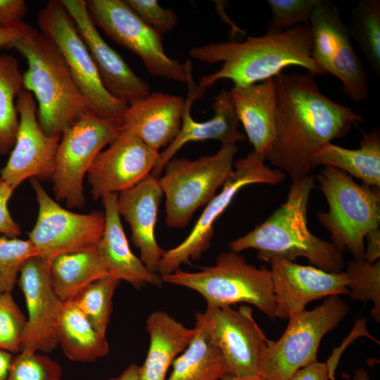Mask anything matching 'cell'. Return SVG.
Masks as SVG:
<instances>
[{"label": "cell", "mask_w": 380, "mask_h": 380, "mask_svg": "<svg viewBox=\"0 0 380 380\" xmlns=\"http://www.w3.org/2000/svg\"><path fill=\"white\" fill-rule=\"evenodd\" d=\"M274 80V137L266 159L295 181L310 174L312 156L318 148L346 136L363 118L323 94L308 72H281Z\"/></svg>", "instance_id": "obj_1"}, {"label": "cell", "mask_w": 380, "mask_h": 380, "mask_svg": "<svg viewBox=\"0 0 380 380\" xmlns=\"http://www.w3.org/2000/svg\"><path fill=\"white\" fill-rule=\"evenodd\" d=\"M312 45L310 25L300 24L281 32L248 37L243 42L193 47L189 54L203 63H222L218 70L201 77V88H209L222 80L243 87L274 78L289 66L301 67L314 77L325 75L312 58Z\"/></svg>", "instance_id": "obj_2"}, {"label": "cell", "mask_w": 380, "mask_h": 380, "mask_svg": "<svg viewBox=\"0 0 380 380\" xmlns=\"http://www.w3.org/2000/svg\"><path fill=\"white\" fill-rule=\"evenodd\" d=\"M315 187V177L310 174L292 181L286 201L253 230L233 240L230 251L239 253L253 248L259 259L268 262L273 258L294 261L303 257L324 271L343 272V251L308 227V205Z\"/></svg>", "instance_id": "obj_3"}, {"label": "cell", "mask_w": 380, "mask_h": 380, "mask_svg": "<svg viewBox=\"0 0 380 380\" xmlns=\"http://www.w3.org/2000/svg\"><path fill=\"white\" fill-rule=\"evenodd\" d=\"M7 48L16 49L27 60L23 89L37 100V120L46 134L61 138L64 131L91 111L61 52L43 33L32 27Z\"/></svg>", "instance_id": "obj_4"}, {"label": "cell", "mask_w": 380, "mask_h": 380, "mask_svg": "<svg viewBox=\"0 0 380 380\" xmlns=\"http://www.w3.org/2000/svg\"><path fill=\"white\" fill-rule=\"evenodd\" d=\"M324 167L317 179L329 209L319 211L317 218L330 233L335 246L363 259L367 235L379 229V189L358 184L339 169Z\"/></svg>", "instance_id": "obj_5"}, {"label": "cell", "mask_w": 380, "mask_h": 380, "mask_svg": "<svg viewBox=\"0 0 380 380\" xmlns=\"http://www.w3.org/2000/svg\"><path fill=\"white\" fill-rule=\"evenodd\" d=\"M163 282L194 290L201 294L207 305L232 306L244 303L274 319V300L270 270L258 268L233 251L222 252L215 265L201 267L196 272L180 269L161 276Z\"/></svg>", "instance_id": "obj_6"}, {"label": "cell", "mask_w": 380, "mask_h": 380, "mask_svg": "<svg viewBox=\"0 0 380 380\" xmlns=\"http://www.w3.org/2000/svg\"><path fill=\"white\" fill-rule=\"evenodd\" d=\"M237 151L236 144H222L213 155L196 160L174 157L166 164L158 181L165 196L167 227H184L194 212L216 195L233 171Z\"/></svg>", "instance_id": "obj_7"}, {"label": "cell", "mask_w": 380, "mask_h": 380, "mask_svg": "<svg viewBox=\"0 0 380 380\" xmlns=\"http://www.w3.org/2000/svg\"><path fill=\"white\" fill-rule=\"evenodd\" d=\"M349 310L346 303L334 295L312 310L291 316L281 336L264 348L258 376L266 380H289L299 369L317 360L322 338L338 327Z\"/></svg>", "instance_id": "obj_8"}, {"label": "cell", "mask_w": 380, "mask_h": 380, "mask_svg": "<svg viewBox=\"0 0 380 380\" xmlns=\"http://www.w3.org/2000/svg\"><path fill=\"white\" fill-rule=\"evenodd\" d=\"M86 3L96 26L139 56L150 75L187 84L192 77L191 62L182 63L169 57L164 50L163 34L146 24L125 0H89Z\"/></svg>", "instance_id": "obj_9"}, {"label": "cell", "mask_w": 380, "mask_h": 380, "mask_svg": "<svg viewBox=\"0 0 380 380\" xmlns=\"http://www.w3.org/2000/svg\"><path fill=\"white\" fill-rule=\"evenodd\" d=\"M40 32L63 56L78 88L96 115L122 125L127 105L105 88L75 23L61 1H49L37 14Z\"/></svg>", "instance_id": "obj_10"}, {"label": "cell", "mask_w": 380, "mask_h": 380, "mask_svg": "<svg viewBox=\"0 0 380 380\" xmlns=\"http://www.w3.org/2000/svg\"><path fill=\"white\" fill-rule=\"evenodd\" d=\"M122 131L89 111L62 134L51 178L56 199L70 208L85 203L83 180L97 155Z\"/></svg>", "instance_id": "obj_11"}, {"label": "cell", "mask_w": 380, "mask_h": 380, "mask_svg": "<svg viewBox=\"0 0 380 380\" xmlns=\"http://www.w3.org/2000/svg\"><path fill=\"white\" fill-rule=\"evenodd\" d=\"M266 158L254 151L239 159L222 189L208 203L186 238L178 246L165 252L159 265L160 276L170 274L191 260L201 258L210 246L214 224L243 187L256 184L276 185L282 182L285 173L265 164Z\"/></svg>", "instance_id": "obj_12"}, {"label": "cell", "mask_w": 380, "mask_h": 380, "mask_svg": "<svg viewBox=\"0 0 380 380\" xmlns=\"http://www.w3.org/2000/svg\"><path fill=\"white\" fill-rule=\"evenodd\" d=\"M311 56L325 74L338 78L343 92L355 103L369 98V79L352 44L348 27L331 1L321 0L310 15Z\"/></svg>", "instance_id": "obj_13"}, {"label": "cell", "mask_w": 380, "mask_h": 380, "mask_svg": "<svg viewBox=\"0 0 380 380\" xmlns=\"http://www.w3.org/2000/svg\"><path fill=\"white\" fill-rule=\"evenodd\" d=\"M39 210L29 240L37 255L49 264L57 256L96 246L104 229V213L80 214L70 211L54 201L39 180L30 179Z\"/></svg>", "instance_id": "obj_14"}, {"label": "cell", "mask_w": 380, "mask_h": 380, "mask_svg": "<svg viewBox=\"0 0 380 380\" xmlns=\"http://www.w3.org/2000/svg\"><path fill=\"white\" fill-rule=\"evenodd\" d=\"M206 327L227 363L229 374L258 376V367L264 348L271 342L255 322L253 309L240 305H207L203 313Z\"/></svg>", "instance_id": "obj_15"}, {"label": "cell", "mask_w": 380, "mask_h": 380, "mask_svg": "<svg viewBox=\"0 0 380 380\" xmlns=\"http://www.w3.org/2000/svg\"><path fill=\"white\" fill-rule=\"evenodd\" d=\"M19 126L14 146L0 179L14 190L24 180L51 179L60 137H51L42 129L33 95L23 89L16 98Z\"/></svg>", "instance_id": "obj_16"}, {"label": "cell", "mask_w": 380, "mask_h": 380, "mask_svg": "<svg viewBox=\"0 0 380 380\" xmlns=\"http://www.w3.org/2000/svg\"><path fill=\"white\" fill-rule=\"evenodd\" d=\"M49 267L44 258L34 255L20 268L18 283L28 315L20 351L46 353L58 346V320L63 302L53 290Z\"/></svg>", "instance_id": "obj_17"}, {"label": "cell", "mask_w": 380, "mask_h": 380, "mask_svg": "<svg viewBox=\"0 0 380 380\" xmlns=\"http://www.w3.org/2000/svg\"><path fill=\"white\" fill-rule=\"evenodd\" d=\"M158 158L159 152L135 134L122 130L97 155L87 172L92 196L96 200L134 186L151 175Z\"/></svg>", "instance_id": "obj_18"}, {"label": "cell", "mask_w": 380, "mask_h": 380, "mask_svg": "<svg viewBox=\"0 0 380 380\" xmlns=\"http://www.w3.org/2000/svg\"><path fill=\"white\" fill-rule=\"evenodd\" d=\"M270 262L275 317L289 319L305 310L310 302L348 293L343 271L329 272L284 258H273Z\"/></svg>", "instance_id": "obj_19"}, {"label": "cell", "mask_w": 380, "mask_h": 380, "mask_svg": "<svg viewBox=\"0 0 380 380\" xmlns=\"http://www.w3.org/2000/svg\"><path fill=\"white\" fill-rule=\"evenodd\" d=\"M61 1L72 16L106 90L127 105L148 96L149 84L103 39L89 15L86 1Z\"/></svg>", "instance_id": "obj_20"}, {"label": "cell", "mask_w": 380, "mask_h": 380, "mask_svg": "<svg viewBox=\"0 0 380 380\" xmlns=\"http://www.w3.org/2000/svg\"><path fill=\"white\" fill-rule=\"evenodd\" d=\"M187 84L189 93L185 100L180 130L165 149L159 153L158 160L151 172L153 177L159 178L166 164L189 142L215 139L222 144H236L245 140V136L238 130L239 120L229 91L222 89L215 96L212 105L213 117L198 122L191 117V107L204 89L195 85L192 77Z\"/></svg>", "instance_id": "obj_21"}, {"label": "cell", "mask_w": 380, "mask_h": 380, "mask_svg": "<svg viewBox=\"0 0 380 380\" xmlns=\"http://www.w3.org/2000/svg\"><path fill=\"white\" fill-rule=\"evenodd\" d=\"M163 196L158 178L151 175L118 195L119 213L130 226L131 239L140 251V260L149 271L157 274L165 252L155 237L158 211Z\"/></svg>", "instance_id": "obj_22"}, {"label": "cell", "mask_w": 380, "mask_h": 380, "mask_svg": "<svg viewBox=\"0 0 380 380\" xmlns=\"http://www.w3.org/2000/svg\"><path fill=\"white\" fill-rule=\"evenodd\" d=\"M184 108L185 100L181 96L151 92L127 105L121 129L133 132L146 145L159 152L179 133Z\"/></svg>", "instance_id": "obj_23"}, {"label": "cell", "mask_w": 380, "mask_h": 380, "mask_svg": "<svg viewBox=\"0 0 380 380\" xmlns=\"http://www.w3.org/2000/svg\"><path fill=\"white\" fill-rule=\"evenodd\" d=\"M118 194L103 196L105 225L96 248L108 275L125 281L136 289L147 284L160 287L159 274L149 271L130 249L120 220Z\"/></svg>", "instance_id": "obj_24"}, {"label": "cell", "mask_w": 380, "mask_h": 380, "mask_svg": "<svg viewBox=\"0 0 380 380\" xmlns=\"http://www.w3.org/2000/svg\"><path fill=\"white\" fill-rule=\"evenodd\" d=\"M234 109L254 151L267 157L274 137L277 94L274 78L229 91Z\"/></svg>", "instance_id": "obj_25"}, {"label": "cell", "mask_w": 380, "mask_h": 380, "mask_svg": "<svg viewBox=\"0 0 380 380\" xmlns=\"http://www.w3.org/2000/svg\"><path fill=\"white\" fill-rule=\"evenodd\" d=\"M146 329L150 341L146 357L139 366L140 380H166L168 368L189 345L195 329L158 310L148 316Z\"/></svg>", "instance_id": "obj_26"}, {"label": "cell", "mask_w": 380, "mask_h": 380, "mask_svg": "<svg viewBox=\"0 0 380 380\" xmlns=\"http://www.w3.org/2000/svg\"><path fill=\"white\" fill-rule=\"evenodd\" d=\"M312 168L318 165L339 169L362 184L380 188V131L376 127L363 132L360 147L349 149L328 142L318 148L311 159Z\"/></svg>", "instance_id": "obj_27"}, {"label": "cell", "mask_w": 380, "mask_h": 380, "mask_svg": "<svg viewBox=\"0 0 380 380\" xmlns=\"http://www.w3.org/2000/svg\"><path fill=\"white\" fill-rule=\"evenodd\" d=\"M195 334L187 348L173 361L167 380H220L229 374L220 348L205 324L203 314H196Z\"/></svg>", "instance_id": "obj_28"}, {"label": "cell", "mask_w": 380, "mask_h": 380, "mask_svg": "<svg viewBox=\"0 0 380 380\" xmlns=\"http://www.w3.org/2000/svg\"><path fill=\"white\" fill-rule=\"evenodd\" d=\"M57 334L58 345L70 360L91 362L109 352L106 336L94 328L72 300L63 303Z\"/></svg>", "instance_id": "obj_29"}, {"label": "cell", "mask_w": 380, "mask_h": 380, "mask_svg": "<svg viewBox=\"0 0 380 380\" xmlns=\"http://www.w3.org/2000/svg\"><path fill=\"white\" fill-rule=\"evenodd\" d=\"M49 271L53 290L62 302L72 300L84 287L108 275L96 247L56 257Z\"/></svg>", "instance_id": "obj_30"}, {"label": "cell", "mask_w": 380, "mask_h": 380, "mask_svg": "<svg viewBox=\"0 0 380 380\" xmlns=\"http://www.w3.org/2000/svg\"><path fill=\"white\" fill-rule=\"evenodd\" d=\"M23 89V79L18 61L10 55H0V155L13 148L19 126L15 99Z\"/></svg>", "instance_id": "obj_31"}, {"label": "cell", "mask_w": 380, "mask_h": 380, "mask_svg": "<svg viewBox=\"0 0 380 380\" xmlns=\"http://www.w3.org/2000/svg\"><path fill=\"white\" fill-rule=\"evenodd\" d=\"M352 38L371 70L380 76V1L360 0L353 8L350 27Z\"/></svg>", "instance_id": "obj_32"}, {"label": "cell", "mask_w": 380, "mask_h": 380, "mask_svg": "<svg viewBox=\"0 0 380 380\" xmlns=\"http://www.w3.org/2000/svg\"><path fill=\"white\" fill-rule=\"evenodd\" d=\"M120 281L107 275L81 289L72 300L94 328L106 336L112 312V300Z\"/></svg>", "instance_id": "obj_33"}, {"label": "cell", "mask_w": 380, "mask_h": 380, "mask_svg": "<svg viewBox=\"0 0 380 380\" xmlns=\"http://www.w3.org/2000/svg\"><path fill=\"white\" fill-rule=\"evenodd\" d=\"M345 273L350 298L363 303L372 302L371 315L380 322V261L371 263L364 259L348 262Z\"/></svg>", "instance_id": "obj_34"}, {"label": "cell", "mask_w": 380, "mask_h": 380, "mask_svg": "<svg viewBox=\"0 0 380 380\" xmlns=\"http://www.w3.org/2000/svg\"><path fill=\"white\" fill-rule=\"evenodd\" d=\"M37 255L31 241L0 236V292L11 293L23 263Z\"/></svg>", "instance_id": "obj_35"}, {"label": "cell", "mask_w": 380, "mask_h": 380, "mask_svg": "<svg viewBox=\"0 0 380 380\" xmlns=\"http://www.w3.org/2000/svg\"><path fill=\"white\" fill-rule=\"evenodd\" d=\"M61 365L44 354L20 351L13 355L6 380H61Z\"/></svg>", "instance_id": "obj_36"}, {"label": "cell", "mask_w": 380, "mask_h": 380, "mask_svg": "<svg viewBox=\"0 0 380 380\" xmlns=\"http://www.w3.org/2000/svg\"><path fill=\"white\" fill-rule=\"evenodd\" d=\"M321 0H268L272 18L267 32L278 33L300 24L310 25V18Z\"/></svg>", "instance_id": "obj_37"}, {"label": "cell", "mask_w": 380, "mask_h": 380, "mask_svg": "<svg viewBox=\"0 0 380 380\" xmlns=\"http://www.w3.org/2000/svg\"><path fill=\"white\" fill-rule=\"evenodd\" d=\"M26 321L11 293L0 292V349L12 354L20 351Z\"/></svg>", "instance_id": "obj_38"}, {"label": "cell", "mask_w": 380, "mask_h": 380, "mask_svg": "<svg viewBox=\"0 0 380 380\" xmlns=\"http://www.w3.org/2000/svg\"><path fill=\"white\" fill-rule=\"evenodd\" d=\"M131 8L149 26L163 34L178 25L176 13L160 6L157 0H125Z\"/></svg>", "instance_id": "obj_39"}, {"label": "cell", "mask_w": 380, "mask_h": 380, "mask_svg": "<svg viewBox=\"0 0 380 380\" xmlns=\"http://www.w3.org/2000/svg\"><path fill=\"white\" fill-rule=\"evenodd\" d=\"M14 189L0 179V234L8 237H17L21 234V229L11 215L8 203Z\"/></svg>", "instance_id": "obj_40"}, {"label": "cell", "mask_w": 380, "mask_h": 380, "mask_svg": "<svg viewBox=\"0 0 380 380\" xmlns=\"http://www.w3.org/2000/svg\"><path fill=\"white\" fill-rule=\"evenodd\" d=\"M27 10L23 0H0V29L23 23Z\"/></svg>", "instance_id": "obj_41"}, {"label": "cell", "mask_w": 380, "mask_h": 380, "mask_svg": "<svg viewBox=\"0 0 380 380\" xmlns=\"http://www.w3.org/2000/svg\"><path fill=\"white\" fill-rule=\"evenodd\" d=\"M289 380H335L328 360H317L299 369Z\"/></svg>", "instance_id": "obj_42"}, {"label": "cell", "mask_w": 380, "mask_h": 380, "mask_svg": "<svg viewBox=\"0 0 380 380\" xmlns=\"http://www.w3.org/2000/svg\"><path fill=\"white\" fill-rule=\"evenodd\" d=\"M32 27L23 22L18 25L0 29V47H8L12 42L25 36Z\"/></svg>", "instance_id": "obj_43"}, {"label": "cell", "mask_w": 380, "mask_h": 380, "mask_svg": "<svg viewBox=\"0 0 380 380\" xmlns=\"http://www.w3.org/2000/svg\"><path fill=\"white\" fill-rule=\"evenodd\" d=\"M367 246L365 248L363 259L373 263L379 260L380 257V230L379 229L370 232L365 238Z\"/></svg>", "instance_id": "obj_44"}, {"label": "cell", "mask_w": 380, "mask_h": 380, "mask_svg": "<svg viewBox=\"0 0 380 380\" xmlns=\"http://www.w3.org/2000/svg\"><path fill=\"white\" fill-rule=\"evenodd\" d=\"M106 380H140L139 366L134 363L131 364L118 376Z\"/></svg>", "instance_id": "obj_45"}, {"label": "cell", "mask_w": 380, "mask_h": 380, "mask_svg": "<svg viewBox=\"0 0 380 380\" xmlns=\"http://www.w3.org/2000/svg\"><path fill=\"white\" fill-rule=\"evenodd\" d=\"M13 354L0 349V380H6Z\"/></svg>", "instance_id": "obj_46"}, {"label": "cell", "mask_w": 380, "mask_h": 380, "mask_svg": "<svg viewBox=\"0 0 380 380\" xmlns=\"http://www.w3.org/2000/svg\"><path fill=\"white\" fill-rule=\"evenodd\" d=\"M220 380H266L260 376H251V377H241L236 376L232 374H227L222 377Z\"/></svg>", "instance_id": "obj_47"}, {"label": "cell", "mask_w": 380, "mask_h": 380, "mask_svg": "<svg viewBox=\"0 0 380 380\" xmlns=\"http://www.w3.org/2000/svg\"><path fill=\"white\" fill-rule=\"evenodd\" d=\"M353 380H370V379L365 369H359L355 372Z\"/></svg>", "instance_id": "obj_48"}]
</instances>
